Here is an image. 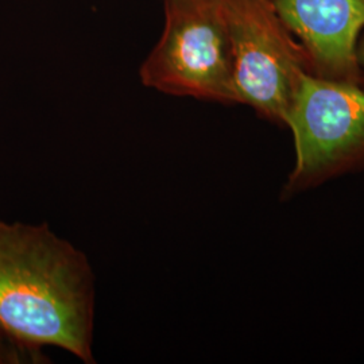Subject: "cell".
<instances>
[{"mask_svg": "<svg viewBox=\"0 0 364 364\" xmlns=\"http://www.w3.org/2000/svg\"><path fill=\"white\" fill-rule=\"evenodd\" d=\"M0 329L95 364V274L49 224L0 220Z\"/></svg>", "mask_w": 364, "mask_h": 364, "instance_id": "6da1fadb", "label": "cell"}, {"mask_svg": "<svg viewBox=\"0 0 364 364\" xmlns=\"http://www.w3.org/2000/svg\"><path fill=\"white\" fill-rule=\"evenodd\" d=\"M165 23L139 77L146 88L237 105L232 48L221 0H164Z\"/></svg>", "mask_w": 364, "mask_h": 364, "instance_id": "7a4b0ae2", "label": "cell"}, {"mask_svg": "<svg viewBox=\"0 0 364 364\" xmlns=\"http://www.w3.org/2000/svg\"><path fill=\"white\" fill-rule=\"evenodd\" d=\"M296 162L284 197L364 169V90L308 73L290 108Z\"/></svg>", "mask_w": 364, "mask_h": 364, "instance_id": "3957f363", "label": "cell"}, {"mask_svg": "<svg viewBox=\"0 0 364 364\" xmlns=\"http://www.w3.org/2000/svg\"><path fill=\"white\" fill-rule=\"evenodd\" d=\"M232 48L237 105L287 126L304 77L311 73L306 54L289 31L273 0H221Z\"/></svg>", "mask_w": 364, "mask_h": 364, "instance_id": "277c9868", "label": "cell"}, {"mask_svg": "<svg viewBox=\"0 0 364 364\" xmlns=\"http://www.w3.org/2000/svg\"><path fill=\"white\" fill-rule=\"evenodd\" d=\"M317 77L363 85L356 48L364 28V0H273Z\"/></svg>", "mask_w": 364, "mask_h": 364, "instance_id": "5b68a950", "label": "cell"}, {"mask_svg": "<svg viewBox=\"0 0 364 364\" xmlns=\"http://www.w3.org/2000/svg\"><path fill=\"white\" fill-rule=\"evenodd\" d=\"M0 363H48L43 348L34 347L0 329Z\"/></svg>", "mask_w": 364, "mask_h": 364, "instance_id": "8992f818", "label": "cell"}, {"mask_svg": "<svg viewBox=\"0 0 364 364\" xmlns=\"http://www.w3.org/2000/svg\"><path fill=\"white\" fill-rule=\"evenodd\" d=\"M356 54H358V61L362 69V75H363L364 85V37L358 42V48H356Z\"/></svg>", "mask_w": 364, "mask_h": 364, "instance_id": "52a82bcc", "label": "cell"}]
</instances>
